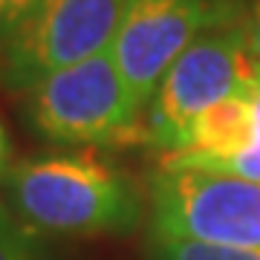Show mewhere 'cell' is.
I'll return each instance as SVG.
<instances>
[{
  "mask_svg": "<svg viewBox=\"0 0 260 260\" xmlns=\"http://www.w3.org/2000/svg\"><path fill=\"white\" fill-rule=\"evenodd\" d=\"M44 0H0V38H6L15 26H20Z\"/></svg>",
  "mask_w": 260,
  "mask_h": 260,
  "instance_id": "obj_10",
  "label": "cell"
},
{
  "mask_svg": "<svg viewBox=\"0 0 260 260\" xmlns=\"http://www.w3.org/2000/svg\"><path fill=\"white\" fill-rule=\"evenodd\" d=\"M260 78V61L246 32V9L234 0H214L211 18L177 55L145 107L133 145L156 156L179 148L200 113Z\"/></svg>",
  "mask_w": 260,
  "mask_h": 260,
  "instance_id": "obj_2",
  "label": "cell"
},
{
  "mask_svg": "<svg viewBox=\"0 0 260 260\" xmlns=\"http://www.w3.org/2000/svg\"><path fill=\"white\" fill-rule=\"evenodd\" d=\"M148 249L153 260H260V249H225L165 237H148Z\"/></svg>",
  "mask_w": 260,
  "mask_h": 260,
  "instance_id": "obj_7",
  "label": "cell"
},
{
  "mask_svg": "<svg viewBox=\"0 0 260 260\" xmlns=\"http://www.w3.org/2000/svg\"><path fill=\"white\" fill-rule=\"evenodd\" d=\"M9 211L41 234H127L142 223L133 179L93 153H41L15 162L3 179Z\"/></svg>",
  "mask_w": 260,
  "mask_h": 260,
  "instance_id": "obj_1",
  "label": "cell"
},
{
  "mask_svg": "<svg viewBox=\"0 0 260 260\" xmlns=\"http://www.w3.org/2000/svg\"><path fill=\"white\" fill-rule=\"evenodd\" d=\"M0 260H41L35 232H29L3 203H0Z\"/></svg>",
  "mask_w": 260,
  "mask_h": 260,
  "instance_id": "obj_8",
  "label": "cell"
},
{
  "mask_svg": "<svg viewBox=\"0 0 260 260\" xmlns=\"http://www.w3.org/2000/svg\"><path fill=\"white\" fill-rule=\"evenodd\" d=\"M124 0H44L0 38V81L26 90L61 67L110 49Z\"/></svg>",
  "mask_w": 260,
  "mask_h": 260,
  "instance_id": "obj_5",
  "label": "cell"
},
{
  "mask_svg": "<svg viewBox=\"0 0 260 260\" xmlns=\"http://www.w3.org/2000/svg\"><path fill=\"white\" fill-rule=\"evenodd\" d=\"M246 32H249L251 52L260 61V0H249V6H246Z\"/></svg>",
  "mask_w": 260,
  "mask_h": 260,
  "instance_id": "obj_11",
  "label": "cell"
},
{
  "mask_svg": "<svg viewBox=\"0 0 260 260\" xmlns=\"http://www.w3.org/2000/svg\"><path fill=\"white\" fill-rule=\"evenodd\" d=\"M211 9L214 0H124L110 49L139 113L168 67L208 23Z\"/></svg>",
  "mask_w": 260,
  "mask_h": 260,
  "instance_id": "obj_6",
  "label": "cell"
},
{
  "mask_svg": "<svg viewBox=\"0 0 260 260\" xmlns=\"http://www.w3.org/2000/svg\"><path fill=\"white\" fill-rule=\"evenodd\" d=\"M150 234L225 249H260V182L234 174L156 168L148 179Z\"/></svg>",
  "mask_w": 260,
  "mask_h": 260,
  "instance_id": "obj_4",
  "label": "cell"
},
{
  "mask_svg": "<svg viewBox=\"0 0 260 260\" xmlns=\"http://www.w3.org/2000/svg\"><path fill=\"white\" fill-rule=\"evenodd\" d=\"M26 116L55 145H133L142 113L119 73L113 49L38 78Z\"/></svg>",
  "mask_w": 260,
  "mask_h": 260,
  "instance_id": "obj_3",
  "label": "cell"
},
{
  "mask_svg": "<svg viewBox=\"0 0 260 260\" xmlns=\"http://www.w3.org/2000/svg\"><path fill=\"white\" fill-rule=\"evenodd\" d=\"M249 95H251V139H249V148L243 150L237 162L229 168V174L260 182V78L249 87Z\"/></svg>",
  "mask_w": 260,
  "mask_h": 260,
  "instance_id": "obj_9",
  "label": "cell"
},
{
  "mask_svg": "<svg viewBox=\"0 0 260 260\" xmlns=\"http://www.w3.org/2000/svg\"><path fill=\"white\" fill-rule=\"evenodd\" d=\"M12 139L9 133H6V127H3V121H0V185H3V179L9 177L12 171Z\"/></svg>",
  "mask_w": 260,
  "mask_h": 260,
  "instance_id": "obj_12",
  "label": "cell"
}]
</instances>
